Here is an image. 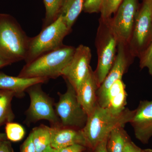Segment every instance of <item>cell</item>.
I'll list each match as a JSON object with an SVG mask.
<instances>
[{
    "instance_id": "cell-13",
    "label": "cell",
    "mask_w": 152,
    "mask_h": 152,
    "mask_svg": "<svg viewBox=\"0 0 152 152\" xmlns=\"http://www.w3.org/2000/svg\"><path fill=\"white\" fill-rule=\"evenodd\" d=\"M50 133L51 146L55 149H60L75 144H80L88 148L82 129L50 128Z\"/></svg>"
},
{
    "instance_id": "cell-18",
    "label": "cell",
    "mask_w": 152,
    "mask_h": 152,
    "mask_svg": "<svg viewBox=\"0 0 152 152\" xmlns=\"http://www.w3.org/2000/svg\"><path fill=\"white\" fill-rule=\"evenodd\" d=\"M131 140L124 129V126H119L113 129L109 134L107 143L108 152H123L126 144Z\"/></svg>"
},
{
    "instance_id": "cell-35",
    "label": "cell",
    "mask_w": 152,
    "mask_h": 152,
    "mask_svg": "<svg viewBox=\"0 0 152 152\" xmlns=\"http://www.w3.org/2000/svg\"><path fill=\"white\" fill-rule=\"evenodd\" d=\"M50 152H59L58 150L57 149H55L53 148H52L51 151Z\"/></svg>"
},
{
    "instance_id": "cell-32",
    "label": "cell",
    "mask_w": 152,
    "mask_h": 152,
    "mask_svg": "<svg viewBox=\"0 0 152 152\" xmlns=\"http://www.w3.org/2000/svg\"><path fill=\"white\" fill-rule=\"evenodd\" d=\"M141 152H152L151 149H146L142 150Z\"/></svg>"
},
{
    "instance_id": "cell-7",
    "label": "cell",
    "mask_w": 152,
    "mask_h": 152,
    "mask_svg": "<svg viewBox=\"0 0 152 152\" xmlns=\"http://www.w3.org/2000/svg\"><path fill=\"white\" fill-rule=\"evenodd\" d=\"M152 39V0H144L136 15L129 42L130 52L134 57H140Z\"/></svg>"
},
{
    "instance_id": "cell-6",
    "label": "cell",
    "mask_w": 152,
    "mask_h": 152,
    "mask_svg": "<svg viewBox=\"0 0 152 152\" xmlns=\"http://www.w3.org/2000/svg\"><path fill=\"white\" fill-rule=\"evenodd\" d=\"M67 88L59 94V100L55 105L56 113L64 128L82 129L86 124L88 115L79 102L77 92L67 81Z\"/></svg>"
},
{
    "instance_id": "cell-29",
    "label": "cell",
    "mask_w": 152,
    "mask_h": 152,
    "mask_svg": "<svg viewBox=\"0 0 152 152\" xmlns=\"http://www.w3.org/2000/svg\"><path fill=\"white\" fill-rule=\"evenodd\" d=\"M6 138L0 140V152H13L10 143L6 140Z\"/></svg>"
},
{
    "instance_id": "cell-34",
    "label": "cell",
    "mask_w": 152,
    "mask_h": 152,
    "mask_svg": "<svg viewBox=\"0 0 152 152\" xmlns=\"http://www.w3.org/2000/svg\"><path fill=\"white\" fill-rule=\"evenodd\" d=\"M52 148L50 146H49L46 150H45V151L43 152H50L51 151Z\"/></svg>"
},
{
    "instance_id": "cell-21",
    "label": "cell",
    "mask_w": 152,
    "mask_h": 152,
    "mask_svg": "<svg viewBox=\"0 0 152 152\" xmlns=\"http://www.w3.org/2000/svg\"><path fill=\"white\" fill-rule=\"evenodd\" d=\"M63 1L64 0H43L46 13L44 19L43 28L51 24L58 18L60 15Z\"/></svg>"
},
{
    "instance_id": "cell-28",
    "label": "cell",
    "mask_w": 152,
    "mask_h": 152,
    "mask_svg": "<svg viewBox=\"0 0 152 152\" xmlns=\"http://www.w3.org/2000/svg\"><path fill=\"white\" fill-rule=\"evenodd\" d=\"M142 149L131 140L126 144L123 152H141Z\"/></svg>"
},
{
    "instance_id": "cell-10",
    "label": "cell",
    "mask_w": 152,
    "mask_h": 152,
    "mask_svg": "<svg viewBox=\"0 0 152 152\" xmlns=\"http://www.w3.org/2000/svg\"><path fill=\"white\" fill-rule=\"evenodd\" d=\"M41 84L34 85L26 90L30 98L28 113L34 121L47 120L58 125L59 118L54 110L50 99L41 88Z\"/></svg>"
},
{
    "instance_id": "cell-11",
    "label": "cell",
    "mask_w": 152,
    "mask_h": 152,
    "mask_svg": "<svg viewBox=\"0 0 152 152\" xmlns=\"http://www.w3.org/2000/svg\"><path fill=\"white\" fill-rule=\"evenodd\" d=\"M134 110L129 123L135 137L142 143H148L152 137V100L140 101Z\"/></svg>"
},
{
    "instance_id": "cell-17",
    "label": "cell",
    "mask_w": 152,
    "mask_h": 152,
    "mask_svg": "<svg viewBox=\"0 0 152 152\" xmlns=\"http://www.w3.org/2000/svg\"><path fill=\"white\" fill-rule=\"evenodd\" d=\"M83 4L84 0L63 1L60 15L63 17L70 30L72 29L76 20L83 10Z\"/></svg>"
},
{
    "instance_id": "cell-1",
    "label": "cell",
    "mask_w": 152,
    "mask_h": 152,
    "mask_svg": "<svg viewBox=\"0 0 152 152\" xmlns=\"http://www.w3.org/2000/svg\"><path fill=\"white\" fill-rule=\"evenodd\" d=\"M134 111L126 108L121 113L115 114L98 105L92 113L88 116L86 124L82 129L89 148L94 149L108 137L115 128L125 126L130 121Z\"/></svg>"
},
{
    "instance_id": "cell-22",
    "label": "cell",
    "mask_w": 152,
    "mask_h": 152,
    "mask_svg": "<svg viewBox=\"0 0 152 152\" xmlns=\"http://www.w3.org/2000/svg\"><path fill=\"white\" fill-rule=\"evenodd\" d=\"M124 0H103L101 6V20L107 21L111 19Z\"/></svg>"
},
{
    "instance_id": "cell-36",
    "label": "cell",
    "mask_w": 152,
    "mask_h": 152,
    "mask_svg": "<svg viewBox=\"0 0 152 152\" xmlns=\"http://www.w3.org/2000/svg\"></svg>"
},
{
    "instance_id": "cell-4",
    "label": "cell",
    "mask_w": 152,
    "mask_h": 152,
    "mask_svg": "<svg viewBox=\"0 0 152 152\" xmlns=\"http://www.w3.org/2000/svg\"><path fill=\"white\" fill-rule=\"evenodd\" d=\"M71 31L63 17L60 15L54 22L43 28L39 34L30 37L27 53L25 60L26 64L63 46L64 39Z\"/></svg>"
},
{
    "instance_id": "cell-2",
    "label": "cell",
    "mask_w": 152,
    "mask_h": 152,
    "mask_svg": "<svg viewBox=\"0 0 152 152\" xmlns=\"http://www.w3.org/2000/svg\"><path fill=\"white\" fill-rule=\"evenodd\" d=\"M29 39L14 17L0 13V58L10 64L25 61Z\"/></svg>"
},
{
    "instance_id": "cell-25",
    "label": "cell",
    "mask_w": 152,
    "mask_h": 152,
    "mask_svg": "<svg viewBox=\"0 0 152 152\" xmlns=\"http://www.w3.org/2000/svg\"><path fill=\"white\" fill-rule=\"evenodd\" d=\"M103 0H84L83 11L86 13L92 14L100 11Z\"/></svg>"
},
{
    "instance_id": "cell-19",
    "label": "cell",
    "mask_w": 152,
    "mask_h": 152,
    "mask_svg": "<svg viewBox=\"0 0 152 152\" xmlns=\"http://www.w3.org/2000/svg\"><path fill=\"white\" fill-rule=\"evenodd\" d=\"M15 96L13 92L0 89V128L5 124L12 122L15 118L11 105L12 100Z\"/></svg>"
},
{
    "instance_id": "cell-3",
    "label": "cell",
    "mask_w": 152,
    "mask_h": 152,
    "mask_svg": "<svg viewBox=\"0 0 152 152\" xmlns=\"http://www.w3.org/2000/svg\"><path fill=\"white\" fill-rule=\"evenodd\" d=\"M76 48L64 45L59 48L38 57L24 66L18 77L56 78L70 63Z\"/></svg>"
},
{
    "instance_id": "cell-20",
    "label": "cell",
    "mask_w": 152,
    "mask_h": 152,
    "mask_svg": "<svg viewBox=\"0 0 152 152\" xmlns=\"http://www.w3.org/2000/svg\"><path fill=\"white\" fill-rule=\"evenodd\" d=\"M31 133L36 152H43L50 146V128L42 125L34 128Z\"/></svg>"
},
{
    "instance_id": "cell-23",
    "label": "cell",
    "mask_w": 152,
    "mask_h": 152,
    "mask_svg": "<svg viewBox=\"0 0 152 152\" xmlns=\"http://www.w3.org/2000/svg\"><path fill=\"white\" fill-rule=\"evenodd\" d=\"M5 132L7 138L14 142L21 140L25 134L24 129L21 125L12 122L6 124Z\"/></svg>"
},
{
    "instance_id": "cell-9",
    "label": "cell",
    "mask_w": 152,
    "mask_h": 152,
    "mask_svg": "<svg viewBox=\"0 0 152 152\" xmlns=\"http://www.w3.org/2000/svg\"><path fill=\"white\" fill-rule=\"evenodd\" d=\"M91 57L90 48L80 45L76 48L69 64L63 72L61 76L73 86L76 92L80 89L89 72Z\"/></svg>"
},
{
    "instance_id": "cell-30",
    "label": "cell",
    "mask_w": 152,
    "mask_h": 152,
    "mask_svg": "<svg viewBox=\"0 0 152 152\" xmlns=\"http://www.w3.org/2000/svg\"><path fill=\"white\" fill-rule=\"evenodd\" d=\"M108 137L98 144L91 152H108L107 148V143Z\"/></svg>"
},
{
    "instance_id": "cell-26",
    "label": "cell",
    "mask_w": 152,
    "mask_h": 152,
    "mask_svg": "<svg viewBox=\"0 0 152 152\" xmlns=\"http://www.w3.org/2000/svg\"><path fill=\"white\" fill-rule=\"evenodd\" d=\"M20 152H36L35 147L33 141L31 133L22 145Z\"/></svg>"
},
{
    "instance_id": "cell-16",
    "label": "cell",
    "mask_w": 152,
    "mask_h": 152,
    "mask_svg": "<svg viewBox=\"0 0 152 152\" xmlns=\"http://www.w3.org/2000/svg\"><path fill=\"white\" fill-rule=\"evenodd\" d=\"M48 80L45 78L12 77L0 72V89L10 91L15 95H20L32 86L43 83Z\"/></svg>"
},
{
    "instance_id": "cell-8",
    "label": "cell",
    "mask_w": 152,
    "mask_h": 152,
    "mask_svg": "<svg viewBox=\"0 0 152 152\" xmlns=\"http://www.w3.org/2000/svg\"><path fill=\"white\" fill-rule=\"evenodd\" d=\"M137 11V0H124L115 17L109 20L118 42L126 45L129 42Z\"/></svg>"
},
{
    "instance_id": "cell-27",
    "label": "cell",
    "mask_w": 152,
    "mask_h": 152,
    "mask_svg": "<svg viewBox=\"0 0 152 152\" xmlns=\"http://www.w3.org/2000/svg\"><path fill=\"white\" fill-rule=\"evenodd\" d=\"M88 148L80 144H75L58 150L59 152H84Z\"/></svg>"
},
{
    "instance_id": "cell-24",
    "label": "cell",
    "mask_w": 152,
    "mask_h": 152,
    "mask_svg": "<svg viewBox=\"0 0 152 152\" xmlns=\"http://www.w3.org/2000/svg\"><path fill=\"white\" fill-rule=\"evenodd\" d=\"M140 59V67L141 69L147 68L149 73L152 77V39Z\"/></svg>"
},
{
    "instance_id": "cell-5",
    "label": "cell",
    "mask_w": 152,
    "mask_h": 152,
    "mask_svg": "<svg viewBox=\"0 0 152 152\" xmlns=\"http://www.w3.org/2000/svg\"><path fill=\"white\" fill-rule=\"evenodd\" d=\"M109 20L104 21L100 20L97 36L98 64L94 73L99 87L113 65L118 43L116 36L110 26Z\"/></svg>"
},
{
    "instance_id": "cell-14",
    "label": "cell",
    "mask_w": 152,
    "mask_h": 152,
    "mask_svg": "<svg viewBox=\"0 0 152 152\" xmlns=\"http://www.w3.org/2000/svg\"><path fill=\"white\" fill-rule=\"evenodd\" d=\"M98 88L94 72L91 68L81 86L77 92L79 102L88 116L92 113L98 106L96 92Z\"/></svg>"
},
{
    "instance_id": "cell-12",
    "label": "cell",
    "mask_w": 152,
    "mask_h": 152,
    "mask_svg": "<svg viewBox=\"0 0 152 152\" xmlns=\"http://www.w3.org/2000/svg\"><path fill=\"white\" fill-rule=\"evenodd\" d=\"M126 45L122 42L118 43L117 53L113 65L107 75L105 79L98 88L96 92L98 104H99L112 85L119 80H122L128 66Z\"/></svg>"
},
{
    "instance_id": "cell-33",
    "label": "cell",
    "mask_w": 152,
    "mask_h": 152,
    "mask_svg": "<svg viewBox=\"0 0 152 152\" xmlns=\"http://www.w3.org/2000/svg\"><path fill=\"white\" fill-rule=\"evenodd\" d=\"M7 138L6 135L4 134H0V140L1 139Z\"/></svg>"
},
{
    "instance_id": "cell-31",
    "label": "cell",
    "mask_w": 152,
    "mask_h": 152,
    "mask_svg": "<svg viewBox=\"0 0 152 152\" xmlns=\"http://www.w3.org/2000/svg\"><path fill=\"white\" fill-rule=\"evenodd\" d=\"M9 65H10V63L0 58V69L6 66Z\"/></svg>"
},
{
    "instance_id": "cell-15",
    "label": "cell",
    "mask_w": 152,
    "mask_h": 152,
    "mask_svg": "<svg viewBox=\"0 0 152 152\" xmlns=\"http://www.w3.org/2000/svg\"><path fill=\"white\" fill-rule=\"evenodd\" d=\"M127 96L126 85L122 80H118L112 85L103 99L98 105L108 109L113 113H120L126 108Z\"/></svg>"
}]
</instances>
